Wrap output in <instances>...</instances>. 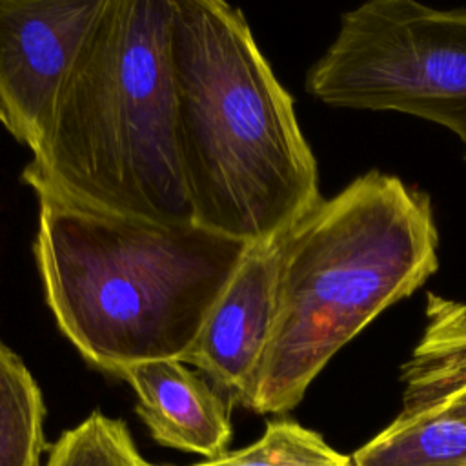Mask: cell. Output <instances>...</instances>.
Listing matches in <instances>:
<instances>
[{
  "label": "cell",
  "mask_w": 466,
  "mask_h": 466,
  "mask_svg": "<svg viewBox=\"0 0 466 466\" xmlns=\"http://www.w3.org/2000/svg\"><path fill=\"white\" fill-rule=\"evenodd\" d=\"M171 64L193 222L246 244L289 231L322 200L319 167L242 11L173 0Z\"/></svg>",
  "instance_id": "1"
},
{
  "label": "cell",
  "mask_w": 466,
  "mask_h": 466,
  "mask_svg": "<svg viewBox=\"0 0 466 466\" xmlns=\"http://www.w3.org/2000/svg\"><path fill=\"white\" fill-rule=\"evenodd\" d=\"M173 0H104L22 171L35 193L162 224L193 222L177 140Z\"/></svg>",
  "instance_id": "2"
},
{
  "label": "cell",
  "mask_w": 466,
  "mask_h": 466,
  "mask_svg": "<svg viewBox=\"0 0 466 466\" xmlns=\"http://www.w3.org/2000/svg\"><path fill=\"white\" fill-rule=\"evenodd\" d=\"M35 258L62 335L118 373L180 359L251 244L195 222L122 217L36 193Z\"/></svg>",
  "instance_id": "3"
},
{
  "label": "cell",
  "mask_w": 466,
  "mask_h": 466,
  "mask_svg": "<svg viewBox=\"0 0 466 466\" xmlns=\"http://www.w3.org/2000/svg\"><path fill=\"white\" fill-rule=\"evenodd\" d=\"M437 269L426 191L371 169L322 198L282 238L271 335L238 402L260 415L291 411L350 340Z\"/></svg>",
  "instance_id": "4"
},
{
  "label": "cell",
  "mask_w": 466,
  "mask_h": 466,
  "mask_svg": "<svg viewBox=\"0 0 466 466\" xmlns=\"http://www.w3.org/2000/svg\"><path fill=\"white\" fill-rule=\"evenodd\" d=\"M306 91L348 109L395 111L453 131L466 147V9L370 0L348 11ZM466 160V151H464Z\"/></svg>",
  "instance_id": "5"
},
{
  "label": "cell",
  "mask_w": 466,
  "mask_h": 466,
  "mask_svg": "<svg viewBox=\"0 0 466 466\" xmlns=\"http://www.w3.org/2000/svg\"><path fill=\"white\" fill-rule=\"evenodd\" d=\"M104 0H0V102L31 153Z\"/></svg>",
  "instance_id": "6"
},
{
  "label": "cell",
  "mask_w": 466,
  "mask_h": 466,
  "mask_svg": "<svg viewBox=\"0 0 466 466\" xmlns=\"http://www.w3.org/2000/svg\"><path fill=\"white\" fill-rule=\"evenodd\" d=\"M284 235L248 248L182 357L235 402L248 390L271 335Z\"/></svg>",
  "instance_id": "7"
},
{
  "label": "cell",
  "mask_w": 466,
  "mask_h": 466,
  "mask_svg": "<svg viewBox=\"0 0 466 466\" xmlns=\"http://www.w3.org/2000/svg\"><path fill=\"white\" fill-rule=\"evenodd\" d=\"M137 395V413L151 437L167 448L215 459L231 441L224 397L180 359L138 362L118 373Z\"/></svg>",
  "instance_id": "8"
},
{
  "label": "cell",
  "mask_w": 466,
  "mask_h": 466,
  "mask_svg": "<svg viewBox=\"0 0 466 466\" xmlns=\"http://www.w3.org/2000/svg\"><path fill=\"white\" fill-rule=\"evenodd\" d=\"M426 322L400 366L402 411L466 422V302L426 295Z\"/></svg>",
  "instance_id": "9"
},
{
  "label": "cell",
  "mask_w": 466,
  "mask_h": 466,
  "mask_svg": "<svg viewBox=\"0 0 466 466\" xmlns=\"http://www.w3.org/2000/svg\"><path fill=\"white\" fill-rule=\"evenodd\" d=\"M351 461L353 466H466V422L400 411Z\"/></svg>",
  "instance_id": "10"
},
{
  "label": "cell",
  "mask_w": 466,
  "mask_h": 466,
  "mask_svg": "<svg viewBox=\"0 0 466 466\" xmlns=\"http://www.w3.org/2000/svg\"><path fill=\"white\" fill-rule=\"evenodd\" d=\"M46 404L24 360L0 340V466H42Z\"/></svg>",
  "instance_id": "11"
},
{
  "label": "cell",
  "mask_w": 466,
  "mask_h": 466,
  "mask_svg": "<svg viewBox=\"0 0 466 466\" xmlns=\"http://www.w3.org/2000/svg\"><path fill=\"white\" fill-rule=\"evenodd\" d=\"M189 466H353V461L297 420L275 419L246 448Z\"/></svg>",
  "instance_id": "12"
},
{
  "label": "cell",
  "mask_w": 466,
  "mask_h": 466,
  "mask_svg": "<svg viewBox=\"0 0 466 466\" xmlns=\"http://www.w3.org/2000/svg\"><path fill=\"white\" fill-rule=\"evenodd\" d=\"M46 466H153L138 451L127 424L95 410L60 433Z\"/></svg>",
  "instance_id": "13"
},
{
  "label": "cell",
  "mask_w": 466,
  "mask_h": 466,
  "mask_svg": "<svg viewBox=\"0 0 466 466\" xmlns=\"http://www.w3.org/2000/svg\"><path fill=\"white\" fill-rule=\"evenodd\" d=\"M0 124L7 129V115H5V111H4V106H2V102H0Z\"/></svg>",
  "instance_id": "14"
}]
</instances>
